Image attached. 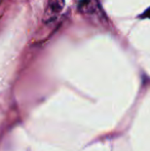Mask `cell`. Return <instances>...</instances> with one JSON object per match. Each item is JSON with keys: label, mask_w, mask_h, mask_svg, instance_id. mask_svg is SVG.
Returning a JSON list of instances; mask_svg holds the SVG:
<instances>
[{"label": "cell", "mask_w": 150, "mask_h": 151, "mask_svg": "<svg viewBox=\"0 0 150 151\" xmlns=\"http://www.w3.org/2000/svg\"><path fill=\"white\" fill-rule=\"evenodd\" d=\"M65 6V0H48L47 7L43 16V21L45 23L52 22L60 14Z\"/></svg>", "instance_id": "1"}, {"label": "cell", "mask_w": 150, "mask_h": 151, "mask_svg": "<svg viewBox=\"0 0 150 151\" xmlns=\"http://www.w3.org/2000/svg\"><path fill=\"white\" fill-rule=\"evenodd\" d=\"M1 2H2V0H0V4H1Z\"/></svg>", "instance_id": "2"}]
</instances>
